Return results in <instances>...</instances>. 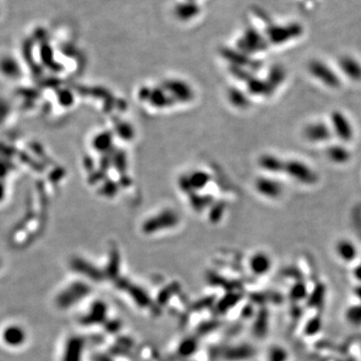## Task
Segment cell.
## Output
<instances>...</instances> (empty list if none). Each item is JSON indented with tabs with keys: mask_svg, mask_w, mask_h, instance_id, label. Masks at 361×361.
<instances>
[{
	"mask_svg": "<svg viewBox=\"0 0 361 361\" xmlns=\"http://www.w3.org/2000/svg\"><path fill=\"white\" fill-rule=\"evenodd\" d=\"M332 133L342 142H349L353 138V127L348 118L341 112L335 111L331 115Z\"/></svg>",
	"mask_w": 361,
	"mask_h": 361,
	"instance_id": "obj_3",
	"label": "cell"
},
{
	"mask_svg": "<svg viewBox=\"0 0 361 361\" xmlns=\"http://www.w3.org/2000/svg\"><path fill=\"white\" fill-rule=\"evenodd\" d=\"M287 352L280 347H274L270 353V361H286Z\"/></svg>",
	"mask_w": 361,
	"mask_h": 361,
	"instance_id": "obj_18",
	"label": "cell"
},
{
	"mask_svg": "<svg viewBox=\"0 0 361 361\" xmlns=\"http://www.w3.org/2000/svg\"><path fill=\"white\" fill-rule=\"evenodd\" d=\"M0 75L11 80H18L21 77V65L15 56L11 54L0 56Z\"/></svg>",
	"mask_w": 361,
	"mask_h": 361,
	"instance_id": "obj_5",
	"label": "cell"
},
{
	"mask_svg": "<svg viewBox=\"0 0 361 361\" xmlns=\"http://www.w3.org/2000/svg\"><path fill=\"white\" fill-rule=\"evenodd\" d=\"M326 156L332 162L337 163V165H342L350 160V152L342 145H333L327 148Z\"/></svg>",
	"mask_w": 361,
	"mask_h": 361,
	"instance_id": "obj_11",
	"label": "cell"
},
{
	"mask_svg": "<svg viewBox=\"0 0 361 361\" xmlns=\"http://www.w3.org/2000/svg\"><path fill=\"white\" fill-rule=\"evenodd\" d=\"M320 328H321V321H320V319L314 318V319H311L307 323L306 328H305V332L308 335L316 334L320 330Z\"/></svg>",
	"mask_w": 361,
	"mask_h": 361,
	"instance_id": "obj_17",
	"label": "cell"
},
{
	"mask_svg": "<svg viewBox=\"0 0 361 361\" xmlns=\"http://www.w3.org/2000/svg\"><path fill=\"white\" fill-rule=\"evenodd\" d=\"M285 79V72L282 70V68L274 67L270 73L269 78V83L275 88V86L281 84Z\"/></svg>",
	"mask_w": 361,
	"mask_h": 361,
	"instance_id": "obj_15",
	"label": "cell"
},
{
	"mask_svg": "<svg viewBox=\"0 0 361 361\" xmlns=\"http://www.w3.org/2000/svg\"><path fill=\"white\" fill-rule=\"evenodd\" d=\"M307 287L302 282H297L290 289V297L295 301H301L307 297Z\"/></svg>",
	"mask_w": 361,
	"mask_h": 361,
	"instance_id": "obj_14",
	"label": "cell"
},
{
	"mask_svg": "<svg viewBox=\"0 0 361 361\" xmlns=\"http://www.w3.org/2000/svg\"><path fill=\"white\" fill-rule=\"evenodd\" d=\"M0 10H1V6H0Z\"/></svg>",
	"mask_w": 361,
	"mask_h": 361,
	"instance_id": "obj_23",
	"label": "cell"
},
{
	"mask_svg": "<svg viewBox=\"0 0 361 361\" xmlns=\"http://www.w3.org/2000/svg\"><path fill=\"white\" fill-rule=\"evenodd\" d=\"M12 163L7 158H0V180H3L5 176L11 173Z\"/></svg>",
	"mask_w": 361,
	"mask_h": 361,
	"instance_id": "obj_16",
	"label": "cell"
},
{
	"mask_svg": "<svg viewBox=\"0 0 361 361\" xmlns=\"http://www.w3.org/2000/svg\"><path fill=\"white\" fill-rule=\"evenodd\" d=\"M284 172L291 179L303 185H313L318 181L317 173L301 160H291L286 161Z\"/></svg>",
	"mask_w": 361,
	"mask_h": 361,
	"instance_id": "obj_1",
	"label": "cell"
},
{
	"mask_svg": "<svg viewBox=\"0 0 361 361\" xmlns=\"http://www.w3.org/2000/svg\"><path fill=\"white\" fill-rule=\"evenodd\" d=\"M332 134V129L322 121L311 122L304 128V138L314 144L328 142L331 139Z\"/></svg>",
	"mask_w": 361,
	"mask_h": 361,
	"instance_id": "obj_4",
	"label": "cell"
},
{
	"mask_svg": "<svg viewBox=\"0 0 361 361\" xmlns=\"http://www.w3.org/2000/svg\"><path fill=\"white\" fill-rule=\"evenodd\" d=\"M256 189L262 196L268 199H277L283 193V186L280 182L271 178H259L256 181Z\"/></svg>",
	"mask_w": 361,
	"mask_h": 361,
	"instance_id": "obj_6",
	"label": "cell"
},
{
	"mask_svg": "<svg viewBox=\"0 0 361 361\" xmlns=\"http://www.w3.org/2000/svg\"><path fill=\"white\" fill-rule=\"evenodd\" d=\"M353 275H354L355 279H357L359 282H361V264H359L358 266H356L354 268Z\"/></svg>",
	"mask_w": 361,
	"mask_h": 361,
	"instance_id": "obj_21",
	"label": "cell"
},
{
	"mask_svg": "<svg viewBox=\"0 0 361 361\" xmlns=\"http://www.w3.org/2000/svg\"><path fill=\"white\" fill-rule=\"evenodd\" d=\"M260 167L268 173L277 174L280 172H284L285 161H283L279 157L275 155H263L259 160Z\"/></svg>",
	"mask_w": 361,
	"mask_h": 361,
	"instance_id": "obj_10",
	"label": "cell"
},
{
	"mask_svg": "<svg viewBox=\"0 0 361 361\" xmlns=\"http://www.w3.org/2000/svg\"><path fill=\"white\" fill-rule=\"evenodd\" d=\"M339 68L352 81L361 80V63L352 56L345 55L339 59Z\"/></svg>",
	"mask_w": 361,
	"mask_h": 361,
	"instance_id": "obj_7",
	"label": "cell"
},
{
	"mask_svg": "<svg viewBox=\"0 0 361 361\" xmlns=\"http://www.w3.org/2000/svg\"><path fill=\"white\" fill-rule=\"evenodd\" d=\"M271 267L272 260L266 253H256L250 260V268L256 275L267 274Z\"/></svg>",
	"mask_w": 361,
	"mask_h": 361,
	"instance_id": "obj_9",
	"label": "cell"
},
{
	"mask_svg": "<svg viewBox=\"0 0 361 361\" xmlns=\"http://www.w3.org/2000/svg\"><path fill=\"white\" fill-rule=\"evenodd\" d=\"M345 318L351 325L360 326L361 325V303L353 305L346 310Z\"/></svg>",
	"mask_w": 361,
	"mask_h": 361,
	"instance_id": "obj_13",
	"label": "cell"
},
{
	"mask_svg": "<svg viewBox=\"0 0 361 361\" xmlns=\"http://www.w3.org/2000/svg\"><path fill=\"white\" fill-rule=\"evenodd\" d=\"M9 113H10L9 104L1 98V100H0V123L4 121V120L8 117Z\"/></svg>",
	"mask_w": 361,
	"mask_h": 361,
	"instance_id": "obj_19",
	"label": "cell"
},
{
	"mask_svg": "<svg viewBox=\"0 0 361 361\" xmlns=\"http://www.w3.org/2000/svg\"><path fill=\"white\" fill-rule=\"evenodd\" d=\"M7 188L4 180H0V203H2L6 198Z\"/></svg>",
	"mask_w": 361,
	"mask_h": 361,
	"instance_id": "obj_20",
	"label": "cell"
},
{
	"mask_svg": "<svg viewBox=\"0 0 361 361\" xmlns=\"http://www.w3.org/2000/svg\"><path fill=\"white\" fill-rule=\"evenodd\" d=\"M353 292H354V295L356 296V298L361 302V284L358 285V286H356L354 288V291Z\"/></svg>",
	"mask_w": 361,
	"mask_h": 361,
	"instance_id": "obj_22",
	"label": "cell"
},
{
	"mask_svg": "<svg viewBox=\"0 0 361 361\" xmlns=\"http://www.w3.org/2000/svg\"><path fill=\"white\" fill-rule=\"evenodd\" d=\"M310 75L328 87L336 88L340 85V79L335 72L321 60H312L308 65Z\"/></svg>",
	"mask_w": 361,
	"mask_h": 361,
	"instance_id": "obj_2",
	"label": "cell"
},
{
	"mask_svg": "<svg viewBox=\"0 0 361 361\" xmlns=\"http://www.w3.org/2000/svg\"><path fill=\"white\" fill-rule=\"evenodd\" d=\"M338 257L344 262H352L357 256V248L355 244L349 240H340L335 246Z\"/></svg>",
	"mask_w": 361,
	"mask_h": 361,
	"instance_id": "obj_12",
	"label": "cell"
},
{
	"mask_svg": "<svg viewBox=\"0 0 361 361\" xmlns=\"http://www.w3.org/2000/svg\"><path fill=\"white\" fill-rule=\"evenodd\" d=\"M25 331L18 325H8L2 332L3 342L10 347L20 346L25 341Z\"/></svg>",
	"mask_w": 361,
	"mask_h": 361,
	"instance_id": "obj_8",
	"label": "cell"
}]
</instances>
